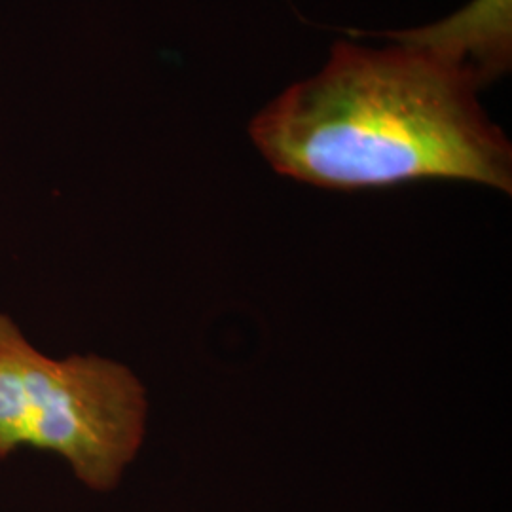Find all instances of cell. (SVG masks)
<instances>
[{
  "label": "cell",
  "mask_w": 512,
  "mask_h": 512,
  "mask_svg": "<svg viewBox=\"0 0 512 512\" xmlns=\"http://www.w3.org/2000/svg\"><path fill=\"white\" fill-rule=\"evenodd\" d=\"M486 78L431 33L384 50L336 42L325 69L249 126L279 175L332 190L446 179L512 194V147L476 92Z\"/></svg>",
  "instance_id": "6da1fadb"
},
{
  "label": "cell",
  "mask_w": 512,
  "mask_h": 512,
  "mask_svg": "<svg viewBox=\"0 0 512 512\" xmlns=\"http://www.w3.org/2000/svg\"><path fill=\"white\" fill-rule=\"evenodd\" d=\"M147 389L95 353L54 359L0 311V459L23 448L67 461L93 492L114 490L147 435Z\"/></svg>",
  "instance_id": "7a4b0ae2"
}]
</instances>
